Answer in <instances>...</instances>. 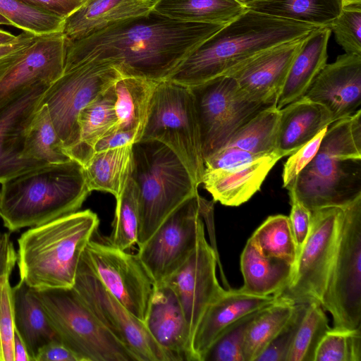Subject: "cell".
Wrapping results in <instances>:
<instances>
[{
    "mask_svg": "<svg viewBox=\"0 0 361 361\" xmlns=\"http://www.w3.org/2000/svg\"><path fill=\"white\" fill-rule=\"evenodd\" d=\"M82 167L90 192H106L117 198L132 176L133 145L96 152Z\"/></svg>",
    "mask_w": 361,
    "mask_h": 361,
    "instance_id": "30",
    "label": "cell"
},
{
    "mask_svg": "<svg viewBox=\"0 0 361 361\" xmlns=\"http://www.w3.org/2000/svg\"><path fill=\"white\" fill-rule=\"evenodd\" d=\"M121 75L110 63L92 61L64 70L44 90L39 104L47 105L54 128L70 157L78 143L79 113Z\"/></svg>",
    "mask_w": 361,
    "mask_h": 361,
    "instance_id": "11",
    "label": "cell"
},
{
    "mask_svg": "<svg viewBox=\"0 0 361 361\" xmlns=\"http://www.w3.org/2000/svg\"><path fill=\"white\" fill-rule=\"evenodd\" d=\"M281 158L274 153L233 169H205L202 183L214 202L238 207L260 190L269 172Z\"/></svg>",
    "mask_w": 361,
    "mask_h": 361,
    "instance_id": "23",
    "label": "cell"
},
{
    "mask_svg": "<svg viewBox=\"0 0 361 361\" xmlns=\"http://www.w3.org/2000/svg\"><path fill=\"white\" fill-rule=\"evenodd\" d=\"M22 157L25 159L56 164L72 159L53 124L46 104H39L26 129Z\"/></svg>",
    "mask_w": 361,
    "mask_h": 361,
    "instance_id": "34",
    "label": "cell"
},
{
    "mask_svg": "<svg viewBox=\"0 0 361 361\" xmlns=\"http://www.w3.org/2000/svg\"><path fill=\"white\" fill-rule=\"evenodd\" d=\"M1 185L0 217L11 232L75 212L91 192L74 159L37 166Z\"/></svg>",
    "mask_w": 361,
    "mask_h": 361,
    "instance_id": "3",
    "label": "cell"
},
{
    "mask_svg": "<svg viewBox=\"0 0 361 361\" xmlns=\"http://www.w3.org/2000/svg\"><path fill=\"white\" fill-rule=\"evenodd\" d=\"M82 257L106 290L145 323L155 284L137 254L91 239Z\"/></svg>",
    "mask_w": 361,
    "mask_h": 361,
    "instance_id": "13",
    "label": "cell"
},
{
    "mask_svg": "<svg viewBox=\"0 0 361 361\" xmlns=\"http://www.w3.org/2000/svg\"><path fill=\"white\" fill-rule=\"evenodd\" d=\"M276 295L259 296L241 289H228L207 308L194 332L192 361H203L208 349L225 328L247 314L267 307Z\"/></svg>",
    "mask_w": 361,
    "mask_h": 361,
    "instance_id": "22",
    "label": "cell"
},
{
    "mask_svg": "<svg viewBox=\"0 0 361 361\" xmlns=\"http://www.w3.org/2000/svg\"><path fill=\"white\" fill-rule=\"evenodd\" d=\"M35 361H81L80 358L59 339L42 346Z\"/></svg>",
    "mask_w": 361,
    "mask_h": 361,
    "instance_id": "51",
    "label": "cell"
},
{
    "mask_svg": "<svg viewBox=\"0 0 361 361\" xmlns=\"http://www.w3.org/2000/svg\"><path fill=\"white\" fill-rule=\"evenodd\" d=\"M17 257L10 233H0V276H10L17 262Z\"/></svg>",
    "mask_w": 361,
    "mask_h": 361,
    "instance_id": "53",
    "label": "cell"
},
{
    "mask_svg": "<svg viewBox=\"0 0 361 361\" xmlns=\"http://www.w3.org/2000/svg\"><path fill=\"white\" fill-rule=\"evenodd\" d=\"M133 152L131 178L139 190V247L176 208L198 194V186L176 154L161 142L140 140L133 145Z\"/></svg>",
    "mask_w": 361,
    "mask_h": 361,
    "instance_id": "6",
    "label": "cell"
},
{
    "mask_svg": "<svg viewBox=\"0 0 361 361\" xmlns=\"http://www.w3.org/2000/svg\"><path fill=\"white\" fill-rule=\"evenodd\" d=\"M141 137L142 134L137 131L116 128L96 144L94 152L127 145H133L140 141Z\"/></svg>",
    "mask_w": 361,
    "mask_h": 361,
    "instance_id": "52",
    "label": "cell"
},
{
    "mask_svg": "<svg viewBox=\"0 0 361 361\" xmlns=\"http://www.w3.org/2000/svg\"><path fill=\"white\" fill-rule=\"evenodd\" d=\"M303 97L323 106L333 122L353 116L361 104V56L345 53L326 63Z\"/></svg>",
    "mask_w": 361,
    "mask_h": 361,
    "instance_id": "19",
    "label": "cell"
},
{
    "mask_svg": "<svg viewBox=\"0 0 361 361\" xmlns=\"http://www.w3.org/2000/svg\"><path fill=\"white\" fill-rule=\"evenodd\" d=\"M249 239L263 256L281 259L293 267L295 264L297 247L288 216H268Z\"/></svg>",
    "mask_w": 361,
    "mask_h": 361,
    "instance_id": "37",
    "label": "cell"
},
{
    "mask_svg": "<svg viewBox=\"0 0 361 361\" xmlns=\"http://www.w3.org/2000/svg\"><path fill=\"white\" fill-rule=\"evenodd\" d=\"M17 36L0 29V46L9 44L16 39Z\"/></svg>",
    "mask_w": 361,
    "mask_h": 361,
    "instance_id": "55",
    "label": "cell"
},
{
    "mask_svg": "<svg viewBox=\"0 0 361 361\" xmlns=\"http://www.w3.org/2000/svg\"><path fill=\"white\" fill-rule=\"evenodd\" d=\"M319 27L247 9L198 46L166 80L188 87L200 85L225 75L269 47Z\"/></svg>",
    "mask_w": 361,
    "mask_h": 361,
    "instance_id": "2",
    "label": "cell"
},
{
    "mask_svg": "<svg viewBox=\"0 0 361 361\" xmlns=\"http://www.w3.org/2000/svg\"><path fill=\"white\" fill-rule=\"evenodd\" d=\"M241 4L243 6L247 8L248 9L249 6L252 4V3L255 0H235Z\"/></svg>",
    "mask_w": 361,
    "mask_h": 361,
    "instance_id": "56",
    "label": "cell"
},
{
    "mask_svg": "<svg viewBox=\"0 0 361 361\" xmlns=\"http://www.w3.org/2000/svg\"><path fill=\"white\" fill-rule=\"evenodd\" d=\"M295 304L290 300L278 298L263 309L246 333L242 348L244 361H256L290 319Z\"/></svg>",
    "mask_w": 361,
    "mask_h": 361,
    "instance_id": "35",
    "label": "cell"
},
{
    "mask_svg": "<svg viewBox=\"0 0 361 361\" xmlns=\"http://www.w3.org/2000/svg\"><path fill=\"white\" fill-rule=\"evenodd\" d=\"M8 276H0V361H14L12 287Z\"/></svg>",
    "mask_w": 361,
    "mask_h": 361,
    "instance_id": "44",
    "label": "cell"
},
{
    "mask_svg": "<svg viewBox=\"0 0 361 361\" xmlns=\"http://www.w3.org/2000/svg\"><path fill=\"white\" fill-rule=\"evenodd\" d=\"M217 259L214 249L206 240L203 224L192 253L161 283L174 292L180 302L189 327L191 343L205 310L226 290L217 279Z\"/></svg>",
    "mask_w": 361,
    "mask_h": 361,
    "instance_id": "16",
    "label": "cell"
},
{
    "mask_svg": "<svg viewBox=\"0 0 361 361\" xmlns=\"http://www.w3.org/2000/svg\"><path fill=\"white\" fill-rule=\"evenodd\" d=\"M291 185L311 212L342 207L361 195V109L328 126L317 153Z\"/></svg>",
    "mask_w": 361,
    "mask_h": 361,
    "instance_id": "5",
    "label": "cell"
},
{
    "mask_svg": "<svg viewBox=\"0 0 361 361\" xmlns=\"http://www.w3.org/2000/svg\"><path fill=\"white\" fill-rule=\"evenodd\" d=\"M156 140L171 149L195 184L202 183L204 163L200 130L190 87L160 81L152 97L140 140Z\"/></svg>",
    "mask_w": 361,
    "mask_h": 361,
    "instance_id": "7",
    "label": "cell"
},
{
    "mask_svg": "<svg viewBox=\"0 0 361 361\" xmlns=\"http://www.w3.org/2000/svg\"><path fill=\"white\" fill-rule=\"evenodd\" d=\"M343 7V0H255L248 9L296 22L330 27Z\"/></svg>",
    "mask_w": 361,
    "mask_h": 361,
    "instance_id": "33",
    "label": "cell"
},
{
    "mask_svg": "<svg viewBox=\"0 0 361 361\" xmlns=\"http://www.w3.org/2000/svg\"><path fill=\"white\" fill-rule=\"evenodd\" d=\"M264 307L245 314L225 328L208 349L203 361H244L242 348L246 333Z\"/></svg>",
    "mask_w": 361,
    "mask_h": 361,
    "instance_id": "41",
    "label": "cell"
},
{
    "mask_svg": "<svg viewBox=\"0 0 361 361\" xmlns=\"http://www.w3.org/2000/svg\"><path fill=\"white\" fill-rule=\"evenodd\" d=\"M330 27L323 26L309 34L295 55L276 102L281 109L302 97L326 64Z\"/></svg>",
    "mask_w": 361,
    "mask_h": 361,
    "instance_id": "26",
    "label": "cell"
},
{
    "mask_svg": "<svg viewBox=\"0 0 361 361\" xmlns=\"http://www.w3.org/2000/svg\"><path fill=\"white\" fill-rule=\"evenodd\" d=\"M330 329L321 304L315 301L308 302L286 361H314L316 349Z\"/></svg>",
    "mask_w": 361,
    "mask_h": 361,
    "instance_id": "39",
    "label": "cell"
},
{
    "mask_svg": "<svg viewBox=\"0 0 361 361\" xmlns=\"http://www.w3.org/2000/svg\"><path fill=\"white\" fill-rule=\"evenodd\" d=\"M116 200L112 232L108 243L128 250L137 244L140 219L139 190L132 178Z\"/></svg>",
    "mask_w": 361,
    "mask_h": 361,
    "instance_id": "38",
    "label": "cell"
},
{
    "mask_svg": "<svg viewBox=\"0 0 361 361\" xmlns=\"http://www.w3.org/2000/svg\"><path fill=\"white\" fill-rule=\"evenodd\" d=\"M13 355L14 361H31L25 343L16 330L13 336Z\"/></svg>",
    "mask_w": 361,
    "mask_h": 361,
    "instance_id": "54",
    "label": "cell"
},
{
    "mask_svg": "<svg viewBox=\"0 0 361 361\" xmlns=\"http://www.w3.org/2000/svg\"><path fill=\"white\" fill-rule=\"evenodd\" d=\"M260 157L239 148L226 146L204 160V170L233 169Z\"/></svg>",
    "mask_w": 361,
    "mask_h": 361,
    "instance_id": "48",
    "label": "cell"
},
{
    "mask_svg": "<svg viewBox=\"0 0 361 361\" xmlns=\"http://www.w3.org/2000/svg\"><path fill=\"white\" fill-rule=\"evenodd\" d=\"M114 85L86 106L78 114V143L71 153V157L82 166L94 154L96 144L117 128Z\"/></svg>",
    "mask_w": 361,
    "mask_h": 361,
    "instance_id": "29",
    "label": "cell"
},
{
    "mask_svg": "<svg viewBox=\"0 0 361 361\" xmlns=\"http://www.w3.org/2000/svg\"><path fill=\"white\" fill-rule=\"evenodd\" d=\"M99 224L94 212L78 210L24 232L18 240L20 280L35 290L71 288Z\"/></svg>",
    "mask_w": 361,
    "mask_h": 361,
    "instance_id": "4",
    "label": "cell"
},
{
    "mask_svg": "<svg viewBox=\"0 0 361 361\" xmlns=\"http://www.w3.org/2000/svg\"><path fill=\"white\" fill-rule=\"evenodd\" d=\"M279 118L280 109L276 104L263 109L235 133L226 146L259 157L277 153Z\"/></svg>",
    "mask_w": 361,
    "mask_h": 361,
    "instance_id": "36",
    "label": "cell"
},
{
    "mask_svg": "<svg viewBox=\"0 0 361 361\" xmlns=\"http://www.w3.org/2000/svg\"><path fill=\"white\" fill-rule=\"evenodd\" d=\"M328 127L322 129L315 137L293 152L283 166L282 178L283 188L294 183L298 174L308 165L318 152Z\"/></svg>",
    "mask_w": 361,
    "mask_h": 361,
    "instance_id": "46",
    "label": "cell"
},
{
    "mask_svg": "<svg viewBox=\"0 0 361 361\" xmlns=\"http://www.w3.org/2000/svg\"><path fill=\"white\" fill-rule=\"evenodd\" d=\"M308 302L296 303L293 312L256 361H286Z\"/></svg>",
    "mask_w": 361,
    "mask_h": 361,
    "instance_id": "45",
    "label": "cell"
},
{
    "mask_svg": "<svg viewBox=\"0 0 361 361\" xmlns=\"http://www.w3.org/2000/svg\"><path fill=\"white\" fill-rule=\"evenodd\" d=\"M224 26L177 20L152 9L82 39L68 40L64 70L104 61L122 75L160 82Z\"/></svg>",
    "mask_w": 361,
    "mask_h": 361,
    "instance_id": "1",
    "label": "cell"
},
{
    "mask_svg": "<svg viewBox=\"0 0 361 361\" xmlns=\"http://www.w3.org/2000/svg\"><path fill=\"white\" fill-rule=\"evenodd\" d=\"M154 0H87L67 16L62 32L66 39L75 41L124 20L152 10Z\"/></svg>",
    "mask_w": 361,
    "mask_h": 361,
    "instance_id": "24",
    "label": "cell"
},
{
    "mask_svg": "<svg viewBox=\"0 0 361 361\" xmlns=\"http://www.w3.org/2000/svg\"><path fill=\"white\" fill-rule=\"evenodd\" d=\"M0 25H12V23L8 19L0 14Z\"/></svg>",
    "mask_w": 361,
    "mask_h": 361,
    "instance_id": "57",
    "label": "cell"
},
{
    "mask_svg": "<svg viewBox=\"0 0 361 361\" xmlns=\"http://www.w3.org/2000/svg\"><path fill=\"white\" fill-rule=\"evenodd\" d=\"M338 247L322 306L334 329L361 327V195L342 206Z\"/></svg>",
    "mask_w": 361,
    "mask_h": 361,
    "instance_id": "9",
    "label": "cell"
},
{
    "mask_svg": "<svg viewBox=\"0 0 361 361\" xmlns=\"http://www.w3.org/2000/svg\"><path fill=\"white\" fill-rule=\"evenodd\" d=\"M307 36L269 47L225 75L233 78L251 99L276 105L292 62Z\"/></svg>",
    "mask_w": 361,
    "mask_h": 361,
    "instance_id": "18",
    "label": "cell"
},
{
    "mask_svg": "<svg viewBox=\"0 0 361 361\" xmlns=\"http://www.w3.org/2000/svg\"><path fill=\"white\" fill-rule=\"evenodd\" d=\"M361 4V0H343V6Z\"/></svg>",
    "mask_w": 361,
    "mask_h": 361,
    "instance_id": "58",
    "label": "cell"
},
{
    "mask_svg": "<svg viewBox=\"0 0 361 361\" xmlns=\"http://www.w3.org/2000/svg\"><path fill=\"white\" fill-rule=\"evenodd\" d=\"M37 37L23 32L13 42L0 46V80L24 56Z\"/></svg>",
    "mask_w": 361,
    "mask_h": 361,
    "instance_id": "49",
    "label": "cell"
},
{
    "mask_svg": "<svg viewBox=\"0 0 361 361\" xmlns=\"http://www.w3.org/2000/svg\"><path fill=\"white\" fill-rule=\"evenodd\" d=\"M12 294L15 330L25 343L31 361H35L42 346L59 338L33 288L20 280L12 287Z\"/></svg>",
    "mask_w": 361,
    "mask_h": 361,
    "instance_id": "27",
    "label": "cell"
},
{
    "mask_svg": "<svg viewBox=\"0 0 361 361\" xmlns=\"http://www.w3.org/2000/svg\"><path fill=\"white\" fill-rule=\"evenodd\" d=\"M49 84H39L27 91L0 113V183L47 164L22 157L27 127Z\"/></svg>",
    "mask_w": 361,
    "mask_h": 361,
    "instance_id": "20",
    "label": "cell"
},
{
    "mask_svg": "<svg viewBox=\"0 0 361 361\" xmlns=\"http://www.w3.org/2000/svg\"><path fill=\"white\" fill-rule=\"evenodd\" d=\"M286 189L288 192L291 206L288 217L298 255L310 232L312 212L298 199L293 185Z\"/></svg>",
    "mask_w": 361,
    "mask_h": 361,
    "instance_id": "47",
    "label": "cell"
},
{
    "mask_svg": "<svg viewBox=\"0 0 361 361\" xmlns=\"http://www.w3.org/2000/svg\"><path fill=\"white\" fill-rule=\"evenodd\" d=\"M145 324L169 361H192L189 327L176 295L167 285L155 286Z\"/></svg>",
    "mask_w": 361,
    "mask_h": 361,
    "instance_id": "21",
    "label": "cell"
},
{
    "mask_svg": "<svg viewBox=\"0 0 361 361\" xmlns=\"http://www.w3.org/2000/svg\"><path fill=\"white\" fill-rule=\"evenodd\" d=\"M0 14L12 25L36 36L62 32L64 18L19 0H0Z\"/></svg>",
    "mask_w": 361,
    "mask_h": 361,
    "instance_id": "40",
    "label": "cell"
},
{
    "mask_svg": "<svg viewBox=\"0 0 361 361\" xmlns=\"http://www.w3.org/2000/svg\"><path fill=\"white\" fill-rule=\"evenodd\" d=\"M312 212L308 235L300 250L287 286L276 296L295 303H322L341 235L342 207L329 206Z\"/></svg>",
    "mask_w": 361,
    "mask_h": 361,
    "instance_id": "10",
    "label": "cell"
},
{
    "mask_svg": "<svg viewBox=\"0 0 361 361\" xmlns=\"http://www.w3.org/2000/svg\"><path fill=\"white\" fill-rule=\"evenodd\" d=\"M159 82L124 75L115 82L114 107L118 121L117 129L135 130L142 135Z\"/></svg>",
    "mask_w": 361,
    "mask_h": 361,
    "instance_id": "31",
    "label": "cell"
},
{
    "mask_svg": "<svg viewBox=\"0 0 361 361\" xmlns=\"http://www.w3.org/2000/svg\"><path fill=\"white\" fill-rule=\"evenodd\" d=\"M328 111L305 97L280 109L276 152L291 154L332 123Z\"/></svg>",
    "mask_w": 361,
    "mask_h": 361,
    "instance_id": "25",
    "label": "cell"
},
{
    "mask_svg": "<svg viewBox=\"0 0 361 361\" xmlns=\"http://www.w3.org/2000/svg\"><path fill=\"white\" fill-rule=\"evenodd\" d=\"M68 39L62 32L37 36L0 80V113L35 86L51 85L63 73Z\"/></svg>",
    "mask_w": 361,
    "mask_h": 361,
    "instance_id": "17",
    "label": "cell"
},
{
    "mask_svg": "<svg viewBox=\"0 0 361 361\" xmlns=\"http://www.w3.org/2000/svg\"><path fill=\"white\" fill-rule=\"evenodd\" d=\"M330 28L345 54L361 56V4L343 6Z\"/></svg>",
    "mask_w": 361,
    "mask_h": 361,
    "instance_id": "43",
    "label": "cell"
},
{
    "mask_svg": "<svg viewBox=\"0 0 361 361\" xmlns=\"http://www.w3.org/2000/svg\"><path fill=\"white\" fill-rule=\"evenodd\" d=\"M240 266L241 289L259 296L278 295L287 286L293 271V266L285 260L261 255L250 239L241 253Z\"/></svg>",
    "mask_w": 361,
    "mask_h": 361,
    "instance_id": "28",
    "label": "cell"
},
{
    "mask_svg": "<svg viewBox=\"0 0 361 361\" xmlns=\"http://www.w3.org/2000/svg\"><path fill=\"white\" fill-rule=\"evenodd\" d=\"M314 361H361V327L331 328L319 342Z\"/></svg>",
    "mask_w": 361,
    "mask_h": 361,
    "instance_id": "42",
    "label": "cell"
},
{
    "mask_svg": "<svg viewBox=\"0 0 361 361\" xmlns=\"http://www.w3.org/2000/svg\"><path fill=\"white\" fill-rule=\"evenodd\" d=\"M152 9L177 20L224 25L247 10L235 0H154Z\"/></svg>",
    "mask_w": 361,
    "mask_h": 361,
    "instance_id": "32",
    "label": "cell"
},
{
    "mask_svg": "<svg viewBox=\"0 0 361 361\" xmlns=\"http://www.w3.org/2000/svg\"><path fill=\"white\" fill-rule=\"evenodd\" d=\"M190 89L200 126L204 160L226 147L242 126L270 106L251 99L228 75L214 78Z\"/></svg>",
    "mask_w": 361,
    "mask_h": 361,
    "instance_id": "12",
    "label": "cell"
},
{
    "mask_svg": "<svg viewBox=\"0 0 361 361\" xmlns=\"http://www.w3.org/2000/svg\"><path fill=\"white\" fill-rule=\"evenodd\" d=\"M72 288L105 329L131 350L138 361H169L145 323L106 290L82 257Z\"/></svg>",
    "mask_w": 361,
    "mask_h": 361,
    "instance_id": "14",
    "label": "cell"
},
{
    "mask_svg": "<svg viewBox=\"0 0 361 361\" xmlns=\"http://www.w3.org/2000/svg\"><path fill=\"white\" fill-rule=\"evenodd\" d=\"M21 2L66 18L87 0H19Z\"/></svg>",
    "mask_w": 361,
    "mask_h": 361,
    "instance_id": "50",
    "label": "cell"
},
{
    "mask_svg": "<svg viewBox=\"0 0 361 361\" xmlns=\"http://www.w3.org/2000/svg\"><path fill=\"white\" fill-rule=\"evenodd\" d=\"M35 293L59 341L81 361H138L99 322L73 288Z\"/></svg>",
    "mask_w": 361,
    "mask_h": 361,
    "instance_id": "8",
    "label": "cell"
},
{
    "mask_svg": "<svg viewBox=\"0 0 361 361\" xmlns=\"http://www.w3.org/2000/svg\"><path fill=\"white\" fill-rule=\"evenodd\" d=\"M199 194L176 208L140 246L137 255L155 286L180 267L195 249L201 226Z\"/></svg>",
    "mask_w": 361,
    "mask_h": 361,
    "instance_id": "15",
    "label": "cell"
}]
</instances>
